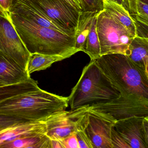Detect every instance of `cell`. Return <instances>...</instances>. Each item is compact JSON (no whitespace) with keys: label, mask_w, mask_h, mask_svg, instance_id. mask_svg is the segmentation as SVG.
Wrapping results in <instances>:
<instances>
[{"label":"cell","mask_w":148,"mask_h":148,"mask_svg":"<svg viewBox=\"0 0 148 148\" xmlns=\"http://www.w3.org/2000/svg\"><path fill=\"white\" fill-rule=\"evenodd\" d=\"M103 76L118 97L90 106V109L118 119L148 116V77L144 70L122 54L103 55L95 60Z\"/></svg>","instance_id":"1"},{"label":"cell","mask_w":148,"mask_h":148,"mask_svg":"<svg viewBox=\"0 0 148 148\" xmlns=\"http://www.w3.org/2000/svg\"><path fill=\"white\" fill-rule=\"evenodd\" d=\"M68 97L40 88L30 78L25 82L0 87V130L24 122L45 120L65 110Z\"/></svg>","instance_id":"2"},{"label":"cell","mask_w":148,"mask_h":148,"mask_svg":"<svg viewBox=\"0 0 148 148\" xmlns=\"http://www.w3.org/2000/svg\"><path fill=\"white\" fill-rule=\"evenodd\" d=\"M11 18L31 54L59 55L66 59L78 52L75 48V36L41 26L13 13H11Z\"/></svg>","instance_id":"3"},{"label":"cell","mask_w":148,"mask_h":148,"mask_svg":"<svg viewBox=\"0 0 148 148\" xmlns=\"http://www.w3.org/2000/svg\"><path fill=\"white\" fill-rule=\"evenodd\" d=\"M119 93L110 85L97 66L91 60L68 97L71 110H74L118 97Z\"/></svg>","instance_id":"4"},{"label":"cell","mask_w":148,"mask_h":148,"mask_svg":"<svg viewBox=\"0 0 148 148\" xmlns=\"http://www.w3.org/2000/svg\"><path fill=\"white\" fill-rule=\"evenodd\" d=\"M97 28L101 56L110 54L130 55V45L135 37L105 9L97 14Z\"/></svg>","instance_id":"5"},{"label":"cell","mask_w":148,"mask_h":148,"mask_svg":"<svg viewBox=\"0 0 148 148\" xmlns=\"http://www.w3.org/2000/svg\"><path fill=\"white\" fill-rule=\"evenodd\" d=\"M0 53L27 71L31 53L11 21L3 17L0 19Z\"/></svg>","instance_id":"6"},{"label":"cell","mask_w":148,"mask_h":148,"mask_svg":"<svg viewBox=\"0 0 148 148\" xmlns=\"http://www.w3.org/2000/svg\"><path fill=\"white\" fill-rule=\"evenodd\" d=\"M52 21L75 36L81 12L65 0H31Z\"/></svg>","instance_id":"7"},{"label":"cell","mask_w":148,"mask_h":148,"mask_svg":"<svg viewBox=\"0 0 148 148\" xmlns=\"http://www.w3.org/2000/svg\"><path fill=\"white\" fill-rule=\"evenodd\" d=\"M88 112L86 132L94 148H113L112 130L117 120L103 112L88 109Z\"/></svg>","instance_id":"8"},{"label":"cell","mask_w":148,"mask_h":148,"mask_svg":"<svg viewBox=\"0 0 148 148\" xmlns=\"http://www.w3.org/2000/svg\"><path fill=\"white\" fill-rule=\"evenodd\" d=\"M143 118L132 116L118 119L114 125L131 148H148L143 127Z\"/></svg>","instance_id":"9"},{"label":"cell","mask_w":148,"mask_h":148,"mask_svg":"<svg viewBox=\"0 0 148 148\" xmlns=\"http://www.w3.org/2000/svg\"><path fill=\"white\" fill-rule=\"evenodd\" d=\"M10 12L41 26L55 29L73 36L49 18L31 0H13Z\"/></svg>","instance_id":"10"},{"label":"cell","mask_w":148,"mask_h":148,"mask_svg":"<svg viewBox=\"0 0 148 148\" xmlns=\"http://www.w3.org/2000/svg\"><path fill=\"white\" fill-rule=\"evenodd\" d=\"M47 136L51 139L62 140L74 130V111H62L50 116L45 120Z\"/></svg>","instance_id":"11"},{"label":"cell","mask_w":148,"mask_h":148,"mask_svg":"<svg viewBox=\"0 0 148 148\" xmlns=\"http://www.w3.org/2000/svg\"><path fill=\"white\" fill-rule=\"evenodd\" d=\"M47 129L45 120L19 123L0 130V145L17 138L35 135H47Z\"/></svg>","instance_id":"12"},{"label":"cell","mask_w":148,"mask_h":148,"mask_svg":"<svg viewBox=\"0 0 148 148\" xmlns=\"http://www.w3.org/2000/svg\"><path fill=\"white\" fill-rule=\"evenodd\" d=\"M31 77L27 71L0 53V87L25 82Z\"/></svg>","instance_id":"13"},{"label":"cell","mask_w":148,"mask_h":148,"mask_svg":"<svg viewBox=\"0 0 148 148\" xmlns=\"http://www.w3.org/2000/svg\"><path fill=\"white\" fill-rule=\"evenodd\" d=\"M103 9L132 35L135 37L138 35L136 21L130 12L123 5L110 0H104Z\"/></svg>","instance_id":"14"},{"label":"cell","mask_w":148,"mask_h":148,"mask_svg":"<svg viewBox=\"0 0 148 148\" xmlns=\"http://www.w3.org/2000/svg\"><path fill=\"white\" fill-rule=\"evenodd\" d=\"M74 130L77 133L79 148H94L87 132L88 121L87 107L74 110Z\"/></svg>","instance_id":"15"},{"label":"cell","mask_w":148,"mask_h":148,"mask_svg":"<svg viewBox=\"0 0 148 148\" xmlns=\"http://www.w3.org/2000/svg\"><path fill=\"white\" fill-rule=\"evenodd\" d=\"M97 13L90 12H80L75 34V48L78 52H84L86 39L91 27L92 21Z\"/></svg>","instance_id":"16"},{"label":"cell","mask_w":148,"mask_h":148,"mask_svg":"<svg viewBox=\"0 0 148 148\" xmlns=\"http://www.w3.org/2000/svg\"><path fill=\"white\" fill-rule=\"evenodd\" d=\"M131 54L128 56L138 66L144 70L148 62V38L136 36L130 45Z\"/></svg>","instance_id":"17"},{"label":"cell","mask_w":148,"mask_h":148,"mask_svg":"<svg viewBox=\"0 0 148 148\" xmlns=\"http://www.w3.org/2000/svg\"><path fill=\"white\" fill-rule=\"evenodd\" d=\"M1 148H51V139L45 135L17 138L0 145Z\"/></svg>","instance_id":"18"},{"label":"cell","mask_w":148,"mask_h":148,"mask_svg":"<svg viewBox=\"0 0 148 148\" xmlns=\"http://www.w3.org/2000/svg\"><path fill=\"white\" fill-rule=\"evenodd\" d=\"M65 59L64 57L59 55L32 54L28 62L27 71L31 74L35 72L45 70L50 67L53 63Z\"/></svg>","instance_id":"19"},{"label":"cell","mask_w":148,"mask_h":148,"mask_svg":"<svg viewBox=\"0 0 148 148\" xmlns=\"http://www.w3.org/2000/svg\"><path fill=\"white\" fill-rule=\"evenodd\" d=\"M97 14L92 21V25L87 36L84 51V52L89 56L91 60L97 59L101 56L100 42L97 32Z\"/></svg>","instance_id":"20"},{"label":"cell","mask_w":148,"mask_h":148,"mask_svg":"<svg viewBox=\"0 0 148 148\" xmlns=\"http://www.w3.org/2000/svg\"><path fill=\"white\" fill-rule=\"evenodd\" d=\"M136 20L142 25L148 27V3L138 0Z\"/></svg>","instance_id":"21"},{"label":"cell","mask_w":148,"mask_h":148,"mask_svg":"<svg viewBox=\"0 0 148 148\" xmlns=\"http://www.w3.org/2000/svg\"><path fill=\"white\" fill-rule=\"evenodd\" d=\"M104 0H82L83 12H99L103 9Z\"/></svg>","instance_id":"22"},{"label":"cell","mask_w":148,"mask_h":148,"mask_svg":"<svg viewBox=\"0 0 148 148\" xmlns=\"http://www.w3.org/2000/svg\"><path fill=\"white\" fill-rule=\"evenodd\" d=\"M111 140L113 148H131L124 138L116 130L114 126L112 130Z\"/></svg>","instance_id":"23"},{"label":"cell","mask_w":148,"mask_h":148,"mask_svg":"<svg viewBox=\"0 0 148 148\" xmlns=\"http://www.w3.org/2000/svg\"><path fill=\"white\" fill-rule=\"evenodd\" d=\"M61 140L64 148H79L77 136L75 131L72 132L69 136Z\"/></svg>","instance_id":"24"},{"label":"cell","mask_w":148,"mask_h":148,"mask_svg":"<svg viewBox=\"0 0 148 148\" xmlns=\"http://www.w3.org/2000/svg\"><path fill=\"white\" fill-rule=\"evenodd\" d=\"M13 0H0V15L1 17L6 18L11 21V6Z\"/></svg>","instance_id":"25"},{"label":"cell","mask_w":148,"mask_h":148,"mask_svg":"<svg viewBox=\"0 0 148 148\" xmlns=\"http://www.w3.org/2000/svg\"><path fill=\"white\" fill-rule=\"evenodd\" d=\"M73 8L79 12H83L82 0H65Z\"/></svg>","instance_id":"26"},{"label":"cell","mask_w":148,"mask_h":148,"mask_svg":"<svg viewBox=\"0 0 148 148\" xmlns=\"http://www.w3.org/2000/svg\"><path fill=\"white\" fill-rule=\"evenodd\" d=\"M143 124L145 141L148 148V116L144 117Z\"/></svg>","instance_id":"27"},{"label":"cell","mask_w":148,"mask_h":148,"mask_svg":"<svg viewBox=\"0 0 148 148\" xmlns=\"http://www.w3.org/2000/svg\"><path fill=\"white\" fill-rule=\"evenodd\" d=\"M130 6V13L132 15H135L136 14L137 5L138 0H128Z\"/></svg>","instance_id":"28"},{"label":"cell","mask_w":148,"mask_h":148,"mask_svg":"<svg viewBox=\"0 0 148 148\" xmlns=\"http://www.w3.org/2000/svg\"><path fill=\"white\" fill-rule=\"evenodd\" d=\"M64 148L61 140L51 139V148Z\"/></svg>","instance_id":"29"},{"label":"cell","mask_w":148,"mask_h":148,"mask_svg":"<svg viewBox=\"0 0 148 148\" xmlns=\"http://www.w3.org/2000/svg\"><path fill=\"white\" fill-rule=\"evenodd\" d=\"M110 1L116 2L119 5H123L125 8L130 12V6H129V1L128 0H110Z\"/></svg>","instance_id":"30"},{"label":"cell","mask_w":148,"mask_h":148,"mask_svg":"<svg viewBox=\"0 0 148 148\" xmlns=\"http://www.w3.org/2000/svg\"><path fill=\"white\" fill-rule=\"evenodd\" d=\"M145 73H146L147 76L148 77V62L145 64Z\"/></svg>","instance_id":"31"},{"label":"cell","mask_w":148,"mask_h":148,"mask_svg":"<svg viewBox=\"0 0 148 148\" xmlns=\"http://www.w3.org/2000/svg\"><path fill=\"white\" fill-rule=\"evenodd\" d=\"M140 1H142L145 3H148V0H140Z\"/></svg>","instance_id":"32"}]
</instances>
